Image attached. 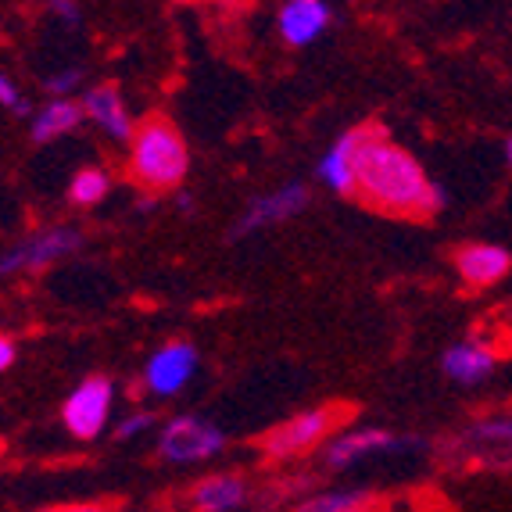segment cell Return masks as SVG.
Segmentation results:
<instances>
[{
    "mask_svg": "<svg viewBox=\"0 0 512 512\" xmlns=\"http://www.w3.org/2000/svg\"><path fill=\"white\" fill-rule=\"evenodd\" d=\"M355 194L391 215H437L448 205L444 187L430 180L416 154L394 144L387 129L373 122L355 154Z\"/></svg>",
    "mask_w": 512,
    "mask_h": 512,
    "instance_id": "obj_1",
    "label": "cell"
},
{
    "mask_svg": "<svg viewBox=\"0 0 512 512\" xmlns=\"http://www.w3.org/2000/svg\"><path fill=\"white\" fill-rule=\"evenodd\" d=\"M190 154L183 133L162 115H151L129 144V172L147 190H176L187 180Z\"/></svg>",
    "mask_w": 512,
    "mask_h": 512,
    "instance_id": "obj_2",
    "label": "cell"
},
{
    "mask_svg": "<svg viewBox=\"0 0 512 512\" xmlns=\"http://www.w3.org/2000/svg\"><path fill=\"white\" fill-rule=\"evenodd\" d=\"M455 455L484 470L512 473V412L480 416L455 437Z\"/></svg>",
    "mask_w": 512,
    "mask_h": 512,
    "instance_id": "obj_3",
    "label": "cell"
},
{
    "mask_svg": "<svg viewBox=\"0 0 512 512\" xmlns=\"http://www.w3.org/2000/svg\"><path fill=\"white\" fill-rule=\"evenodd\" d=\"M222 444H226V434L215 423L201 416H176L158 434V455L165 462H176V466H190V462L219 455Z\"/></svg>",
    "mask_w": 512,
    "mask_h": 512,
    "instance_id": "obj_4",
    "label": "cell"
},
{
    "mask_svg": "<svg viewBox=\"0 0 512 512\" xmlns=\"http://www.w3.org/2000/svg\"><path fill=\"white\" fill-rule=\"evenodd\" d=\"M79 248H83V233L72 230V226H54V230H43L36 237L22 240V244H15L8 255L0 258V276L36 273V269H47V265L69 258Z\"/></svg>",
    "mask_w": 512,
    "mask_h": 512,
    "instance_id": "obj_5",
    "label": "cell"
},
{
    "mask_svg": "<svg viewBox=\"0 0 512 512\" xmlns=\"http://www.w3.org/2000/svg\"><path fill=\"white\" fill-rule=\"evenodd\" d=\"M405 448H423V441H419V437H398L380 427H359L341 437H333V441L326 444L323 462L330 470H351V466H359V462L373 459V455L405 452Z\"/></svg>",
    "mask_w": 512,
    "mask_h": 512,
    "instance_id": "obj_6",
    "label": "cell"
},
{
    "mask_svg": "<svg viewBox=\"0 0 512 512\" xmlns=\"http://www.w3.org/2000/svg\"><path fill=\"white\" fill-rule=\"evenodd\" d=\"M111 402H115V384H111L108 376H86L83 384L69 394V402L61 409V419H65L72 437L94 441L104 430V423H108Z\"/></svg>",
    "mask_w": 512,
    "mask_h": 512,
    "instance_id": "obj_7",
    "label": "cell"
},
{
    "mask_svg": "<svg viewBox=\"0 0 512 512\" xmlns=\"http://www.w3.org/2000/svg\"><path fill=\"white\" fill-rule=\"evenodd\" d=\"M337 427V409H308L298 412L294 419L280 423L273 434L265 437V452L273 459H294V455H305L312 448L330 437V430Z\"/></svg>",
    "mask_w": 512,
    "mask_h": 512,
    "instance_id": "obj_8",
    "label": "cell"
},
{
    "mask_svg": "<svg viewBox=\"0 0 512 512\" xmlns=\"http://www.w3.org/2000/svg\"><path fill=\"white\" fill-rule=\"evenodd\" d=\"M308 187L305 183H283V187L269 190V194H262L258 201H251L248 208H244V215L237 219V226L230 230L233 240L240 237H251V233L258 230H269V226H280V222L294 219V215H301L308 208Z\"/></svg>",
    "mask_w": 512,
    "mask_h": 512,
    "instance_id": "obj_9",
    "label": "cell"
},
{
    "mask_svg": "<svg viewBox=\"0 0 512 512\" xmlns=\"http://www.w3.org/2000/svg\"><path fill=\"white\" fill-rule=\"evenodd\" d=\"M197 369V348L190 341H172L165 348H158L147 359L144 369V384L158 398H172L190 384V376Z\"/></svg>",
    "mask_w": 512,
    "mask_h": 512,
    "instance_id": "obj_10",
    "label": "cell"
},
{
    "mask_svg": "<svg viewBox=\"0 0 512 512\" xmlns=\"http://www.w3.org/2000/svg\"><path fill=\"white\" fill-rule=\"evenodd\" d=\"M330 22H333V8L326 0H287L276 11V29H280L283 43H291V47L316 43L330 29Z\"/></svg>",
    "mask_w": 512,
    "mask_h": 512,
    "instance_id": "obj_11",
    "label": "cell"
},
{
    "mask_svg": "<svg viewBox=\"0 0 512 512\" xmlns=\"http://www.w3.org/2000/svg\"><path fill=\"white\" fill-rule=\"evenodd\" d=\"M455 273L470 287H495L512 273V251L502 244H487V240L466 244L455 255Z\"/></svg>",
    "mask_w": 512,
    "mask_h": 512,
    "instance_id": "obj_12",
    "label": "cell"
},
{
    "mask_svg": "<svg viewBox=\"0 0 512 512\" xmlns=\"http://www.w3.org/2000/svg\"><path fill=\"white\" fill-rule=\"evenodd\" d=\"M369 133V122L362 126H351L348 133L333 140L330 151L319 158V180L333 190V194H355V154H359L362 140Z\"/></svg>",
    "mask_w": 512,
    "mask_h": 512,
    "instance_id": "obj_13",
    "label": "cell"
},
{
    "mask_svg": "<svg viewBox=\"0 0 512 512\" xmlns=\"http://www.w3.org/2000/svg\"><path fill=\"white\" fill-rule=\"evenodd\" d=\"M83 111H86V119L104 129V137L119 140V144H133V137H137L133 115H129L126 101H122V94L115 86H94V90H86Z\"/></svg>",
    "mask_w": 512,
    "mask_h": 512,
    "instance_id": "obj_14",
    "label": "cell"
},
{
    "mask_svg": "<svg viewBox=\"0 0 512 512\" xmlns=\"http://www.w3.org/2000/svg\"><path fill=\"white\" fill-rule=\"evenodd\" d=\"M495 366H498L495 351L487 348V344H480V341L452 344V348L444 351V359H441L444 376H448V380H455V384H462V387L484 384L487 376L495 373Z\"/></svg>",
    "mask_w": 512,
    "mask_h": 512,
    "instance_id": "obj_15",
    "label": "cell"
},
{
    "mask_svg": "<svg viewBox=\"0 0 512 512\" xmlns=\"http://www.w3.org/2000/svg\"><path fill=\"white\" fill-rule=\"evenodd\" d=\"M248 502V484L233 473H219L208 477L190 491V505L194 512H233Z\"/></svg>",
    "mask_w": 512,
    "mask_h": 512,
    "instance_id": "obj_16",
    "label": "cell"
},
{
    "mask_svg": "<svg viewBox=\"0 0 512 512\" xmlns=\"http://www.w3.org/2000/svg\"><path fill=\"white\" fill-rule=\"evenodd\" d=\"M83 119H86L83 104L72 101V97H61V101H47L33 115V140H36V144L58 140V137H65V133H72V129H76Z\"/></svg>",
    "mask_w": 512,
    "mask_h": 512,
    "instance_id": "obj_17",
    "label": "cell"
},
{
    "mask_svg": "<svg viewBox=\"0 0 512 512\" xmlns=\"http://www.w3.org/2000/svg\"><path fill=\"white\" fill-rule=\"evenodd\" d=\"M362 505H373V495L359 491V487H348V491H323V495L305 498L294 512H351L362 509Z\"/></svg>",
    "mask_w": 512,
    "mask_h": 512,
    "instance_id": "obj_18",
    "label": "cell"
},
{
    "mask_svg": "<svg viewBox=\"0 0 512 512\" xmlns=\"http://www.w3.org/2000/svg\"><path fill=\"white\" fill-rule=\"evenodd\" d=\"M111 180H108V172L104 169H79L76 176H72V187H69V197H72V205H97V201H104V194H108Z\"/></svg>",
    "mask_w": 512,
    "mask_h": 512,
    "instance_id": "obj_19",
    "label": "cell"
},
{
    "mask_svg": "<svg viewBox=\"0 0 512 512\" xmlns=\"http://www.w3.org/2000/svg\"><path fill=\"white\" fill-rule=\"evenodd\" d=\"M79 79H83V69H61V72H54V76L43 79V86H47L51 101H61V97H69L72 90H76Z\"/></svg>",
    "mask_w": 512,
    "mask_h": 512,
    "instance_id": "obj_20",
    "label": "cell"
},
{
    "mask_svg": "<svg viewBox=\"0 0 512 512\" xmlns=\"http://www.w3.org/2000/svg\"><path fill=\"white\" fill-rule=\"evenodd\" d=\"M0 108L15 111V115H29L26 97H22V90H18L15 79H11L8 72H0Z\"/></svg>",
    "mask_w": 512,
    "mask_h": 512,
    "instance_id": "obj_21",
    "label": "cell"
},
{
    "mask_svg": "<svg viewBox=\"0 0 512 512\" xmlns=\"http://www.w3.org/2000/svg\"><path fill=\"white\" fill-rule=\"evenodd\" d=\"M151 423H154L151 412H133V416H126L119 423V427H115V437H119V441H129V437L144 434V430L151 427Z\"/></svg>",
    "mask_w": 512,
    "mask_h": 512,
    "instance_id": "obj_22",
    "label": "cell"
},
{
    "mask_svg": "<svg viewBox=\"0 0 512 512\" xmlns=\"http://www.w3.org/2000/svg\"><path fill=\"white\" fill-rule=\"evenodd\" d=\"M15 355H18L15 341H11V337H4V333H0V373H4V369L15 366Z\"/></svg>",
    "mask_w": 512,
    "mask_h": 512,
    "instance_id": "obj_23",
    "label": "cell"
},
{
    "mask_svg": "<svg viewBox=\"0 0 512 512\" xmlns=\"http://www.w3.org/2000/svg\"><path fill=\"white\" fill-rule=\"evenodd\" d=\"M51 11L65 18V22H79V18H83V8H79V4H69V0H58V4H51Z\"/></svg>",
    "mask_w": 512,
    "mask_h": 512,
    "instance_id": "obj_24",
    "label": "cell"
},
{
    "mask_svg": "<svg viewBox=\"0 0 512 512\" xmlns=\"http://www.w3.org/2000/svg\"><path fill=\"white\" fill-rule=\"evenodd\" d=\"M47 512H104L101 505H61V509H47Z\"/></svg>",
    "mask_w": 512,
    "mask_h": 512,
    "instance_id": "obj_25",
    "label": "cell"
},
{
    "mask_svg": "<svg viewBox=\"0 0 512 512\" xmlns=\"http://www.w3.org/2000/svg\"><path fill=\"white\" fill-rule=\"evenodd\" d=\"M502 158H505V165L512 169V137H505V140H502Z\"/></svg>",
    "mask_w": 512,
    "mask_h": 512,
    "instance_id": "obj_26",
    "label": "cell"
},
{
    "mask_svg": "<svg viewBox=\"0 0 512 512\" xmlns=\"http://www.w3.org/2000/svg\"><path fill=\"white\" fill-rule=\"evenodd\" d=\"M176 205H180V212H194V201H190V194H180V197H176Z\"/></svg>",
    "mask_w": 512,
    "mask_h": 512,
    "instance_id": "obj_27",
    "label": "cell"
},
{
    "mask_svg": "<svg viewBox=\"0 0 512 512\" xmlns=\"http://www.w3.org/2000/svg\"><path fill=\"white\" fill-rule=\"evenodd\" d=\"M351 512H380L376 505H362V509H351Z\"/></svg>",
    "mask_w": 512,
    "mask_h": 512,
    "instance_id": "obj_28",
    "label": "cell"
}]
</instances>
